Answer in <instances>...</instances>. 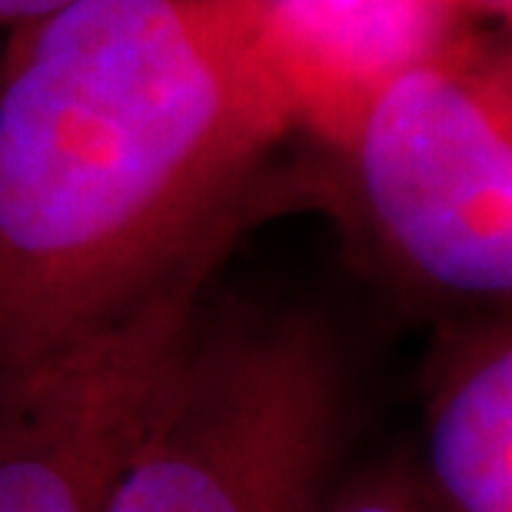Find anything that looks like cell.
<instances>
[{
    "mask_svg": "<svg viewBox=\"0 0 512 512\" xmlns=\"http://www.w3.org/2000/svg\"><path fill=\"white\" fill-rule=\"evenodd\" d=\"M293 114L220 0H70L0 50V370L270 213Z\"/></svg>",
    "mask_w": 512,
    "mask_h": 512,
    "instance_id": "cell-1",
    "label": "cell"
},
{
    "mask_svg": "<svg viewBox=\"0 0 512 512\" xmlns=\"http://www.w3.org/2000/svg\"><path fill=\"white\" fill-rule=\"evenodd\" d=\"M336 220L346 250L399 300L446 320L512 300V57L463 37L373 97L323 163L270 183Z\"/></svg>",
    "mask_w": 512,
    "mask_h": 512,
    "instance_id": "cell-2",
    "label": "cell"
},
{
    "mask_svg": "<svg viewBox=\"0 0 512 512\" xmlns=\"http://www.w3.org/2000/svg\"><path fill=\"white\" fill-rule=\"evenodd\" d=\"M353 409V373L320 316L203 303L107 512H323Z\"/></svg>",
    "mask_w": 512,
    "mask_h": 512,
    "instance_id": "cell-3",
    "label": "cell"
},
{
    "mask_svg": "<svg viewBox=\"0 0 512 512\" xmlns=\"http://www.w3.org/2000/svg\"><path fill=\"white\" fill-rule=\"evenodd\" d=\"M233 220L114 320L0 370V512H107L153 399L190 340Z\"/></svg>",
    "mask_w": 512,
    "mask_h": 512,
    "instance_id": "cell-4",
    "label": "cell"
},
{
    "mask_svg": "<svg viewBox=\"0 0 512 512\" xmlns=\"http://www.w3.org/2000/svg\"><path fill=\"white\" fill-rule=\"evenodd\" d=\"M270 74L293 127L340 143L403 70L463 37V0H220Z\"/></svg>",
    "mask_w": 512,
    "mask_h": 512,
    "instance_id": "cell-5",
    "label": "cell"
},
{
    "mask_svg": "<svg viewBox=\"0 0 512 512\" xmlns=\"http://www.w3.org/2000/svg\"><path fill=\"white\" fill-rule=\"evenodd\" d=\"M419 479L436 512H512V316H446L423 363Z\"/></svg>",
    "mask_w": 512,
    "mask_h": 512,
    "instance_id": "cell-6",
    "label": "cell"
},
{
    "mask_svg": "<svg viewBox=\"0 0 512 512\" xmlns=\"http://www.w3.org/2000/svg\"><path fill=\"white\" fill-rule=\"evenodd\" d=\"M323 512H436L413 459H383L340 479Z\"/></svg>",
    "mask_w": 512,
    "mask_h": 512,
    "instance_id": "cell-7",
    "label": "cell"
},
{
    "mask_svg": "<svg viewBox=\"0 0 512 512\" xmlns=\"http://www.w3.org/2000/svg\"><path fill=\"white\" fill-rule=\"evenodd\" d=\"M64 4H70V0H0V27L4 30L20 27V24H27V20L44 17Z\"/></svg>",
    "mask_w": 512,
    "mask_h": 512,
    "instance_id": "cell-8",
    "label": "cell"
},
{
    "mask_svg": "<svg viewBox=\"0 0 512 512\" xmlns=\"http://www.w3.org/2000/svg\"><path fill=\"white\" fill-rule=\"evenodd\" d=\"M466 14L476 20H509V7L512 0H463Z\"/></svg>",
    "mask_w": 512,
    "mask_h": 512,
    "instance_id": "cell-9",
    "label": "cell"
}]
</instances>
